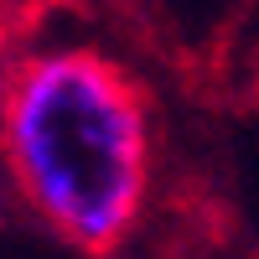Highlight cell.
Wrapping results in <instances>:
<instances>
[{"label": "cell", "instance_id": "1", "mask_svg": "<svg viewBox=\"0 0 259 259\" xmlns=\"http://www.w3.org/2000/svg\"><path fill=\"white\" fill-rule=\"evenodd\" d=\"M6 166L26 207L68 249L109 259L150 197V99L99 47H52L21 62Z\"/></svg>", "mask_w": 259, "mask_h": 259}, {"label": "cell", "instance_id": "2", "mask_svg": "<svg viewBox=\"0 0 259 259\" xmlns=\"http://www.w3.org/2000/svg\"><path fill=\"white\" fill-rule=\"evenodd\" d=\"M21 62H26V57H16V31L0 21V145H6V119H11V99H16Z\"/></svg>", "mask_w": 259, "mask_h": 259}]
</instances>
